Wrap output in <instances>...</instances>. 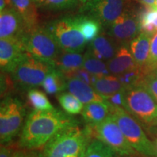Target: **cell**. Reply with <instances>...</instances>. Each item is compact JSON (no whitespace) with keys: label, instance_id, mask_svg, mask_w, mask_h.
<instances>
[{"label":"cell","instance_id":"cell-1","mask_svg":"<svg viewBox=\"0 0 157 157\" xmlns=\"http://www.w3.org/2000/svg\"><path fill=\"white\" fill-rule=\"evenodd\" d=\"M76 124H78L77 119L60 110H33L27 116L21 129L20 148L36 151L43 148L61 129Z\"/></svg>","mask_w":157,"mask_h":157},{"label":"cell","instance_id":"cell-2","mask_svg":"<svg viewBox=\"0 0 157 157\" xmlns=\"http://www.w3.org/2000/svg\"><path fill=\"white\" fill-rule=\"evenodd\" d=\"M93 140L86 126L78 124L61 129L43 147L45 157H84L90 143Z\"/></svg>","mask_w":157,"mask_h":157},{"label":"cell","instance_id":"cell-3","mask_svg":"<svg viewBox=\"0 0 157 157\" xmlns=\"http://www.w3.org/2000/svg\"><path fill=\"white\" fill-rule=\"evenodd\" d=\"M55 67L53 63L44 61L25 52L10 74L16 87L21 90H29L42 86L46 76Z\"/></svg>","mask_w":157,"mask_h":157},{"label":"cell","instance_id":"cell-4","mask_svg":"<svg viewBox=\"0 0 157 157\" xmlns=\"http://www.w3.org/2000/svg\"><path fill=\"white\" fill-rule=\"evenodd\" d=\"M110 114L120 127L129 144L136 151L146 157H157V151L135 118L121 107H109Z\"/></svg>","mask_w":157,"mask_h":157},{"label":"cell","instance_id":"cell-5","mask_svg":"<svg viewBox=\"0 0 157 157\" xmlns=\"http://www.w3.org/2000/svg\"><path fill=\"white\" fill-rule=\"evenodd\" d=\"M93 139L101 140L119 156H137V153L129 144L117 121L109 114L106 119L94 127L86 125Z\"/></svg>","mask_w":157,"mask_h":157},{"label":"cell","instance_id":"cell-6","mask_svg":"<svg viewBox=\"0 0 157 157\" xmlns=\"http://www.w3.org/2000/svg\"><path fill=\"white\" fill-rule=\"evenodd\" d=\"M46 28L63 50L81 52L87 42L76 25L75 16H66L49 22Z\"/></svg>","mask_w":157,"mask_h":157},{"label":"cell","instance_id":"cell-7","mask_svg":"<svg viewBox=\"0 0 157 157\" xmlns=\"http://www.w3.org/2000/svg\"><path fill=\"white\" fill-rule=\"evenodd\" d=\"M25 116L24 105L18 98L7 96L0 105L1 144L11 143L21 131Z\"/></svg>","mask_w":157,"mask_h":157},{"label":"cell","instance_id":"cell-8","mask_svg":"<svg viewBox=\"0 0 157 157\" xmlns=\"http://www.w3.org/2000/svg\"><path fill=\"white\" fill-rule=\"evenodd\" d=\"M25 48L36 58L55 63L61 48L46 26H38L29 31L23 38ZM55 65V64H54Z\"/></svg>","mask_w":157,"mask_h":157},{"label":"cell","instance_id":"cell-9","mask_svg":"<svg viewBox=\"0 0 157 157\" xmlns=\"http://www.w3.org/2000/svg\"><path fill=\"white\" fill-rule=\"evenodd\" d=\"M124 109L141 122L148 124L157 117V103L142 85L125 90Z\"/></svg>","mask_w":157,"mask_h":157},{"label":"cell","instance_id":"cell-10","mask_svg":"<svg viewBox=\"0 0 157 157\" xmlns=\"http://www.w3.org/2000/svg\"><path fill=\"white\" fill-rule=\"evenodd\" d=\"M127 0H93L82 6V13L95 19L108 29L127 9Z\"/></svg>","mask_w":157,"mask_h":157},{"label":"cell","instance_id":"cell-11","mask_svg":"<svg viewBox=\"0 0 157 157\" xmlns=\"http://www.w3.org/2000/svg\"><path fill=\"white\" fill-rule=\"evenodd\" d=\"M140 33L138 13L127 8L107 29V34L119 45L127 44Z\"/></svg>","mask_w":157,"mask_h":157},{"label":"cell","instance_id":"cell-12","mask_svg":"<svg viewBox=\"0 0 157 157\" xmlns=\"http://www.w3.org/2000/svg\"><path fill=\"white\" fill-rule=\"evenodd\" d=\"M26 52L23 38L0 39V67L2 71L10 73L22 55Z\"/></svg>","mask_w":157,"mask_h":157},{"label":"cell","instance_id":"cell-13","mask_svg":"<svg viewBox=\"0 0 157 157\" xmlns=\"http://www.w3.org/2000/svg\"><path fill=\"white\" fill-rule=\"evenodd\" d=\"M28 32L23 17L15 9L7 7L0 11V38H23Z\"/></svg>","mask_w":157,"mask_h":157},{"label":"cell","instance_id":"cell-14","mask_svg":"<svg viewBox=\"0 0 157 157\" xmlns=\"http://www.w3.org/2000/svg\"><path fill=\"white\" fill-rule=\"evenodd\" d=\"M120 46L107 32L101 31L98 36L89 43L87 50L96 58L108 62L113 58Z\"/></svg>","mask_w":157,"mask_h":157},{"label":"cell","instance_id":"cell-15","mask_svg":"<svg viewBox=\"0 0 157 157\" xmlns=\"http://www.w3.org/2000/svg\"><path fill=\"white\" fill-rule=\"evenodd\" d=\"M66 90L85 104L93 102H105L94 87L90 84L74 77L66 78Z\"/></svg>","mask_w":157,"mask_h":157},{"label":"cell","instance_id":"cell-16","mask_svg":"<svg viewBox=\"0 0 157 157\" xmlns=\"http://www.w3.org/2000/svg\"><path fill=\"white\" fill-rule=\"evenodd\" d=\"M106 63L110 73L114 76L120 75L138 66L127 44L120 45L113 58Z\"/></svg>","mask_w":157,"mask_h":157},{"label":"cell","instance_id":"cell-17","mask_svg":"<svg viewBox=\"0 0 157 157\" xmlns=\"http://www.w3.org/2000/svg\"><path fill=\"white\" fill-rule=\"evenodd\" d=\"M7 7H13L21 15L28 31L39 25L38 8L32 0H8Z\"/></svg>","mask_w":157,"mask_h":157},{"label":"cell","instance_id":"cell-18","mask_svg":"<svg viewBox=\"0 0 157 157\" xmlns=\"http://www.w3.org/2000/svg\"><path fill=\"white\" fill-rule=\"evenodd\" d=\"M152 36L146 33L140 32L129 44V50L139 67L143 69L148 62Z\"/></svg>","mask_w":157,"mask_h":157},{"label":"cell","instance_id":"cell-19","mask_svg":"<svg viewBox=\"0 0 157 157\" xmlns=\"http://www.w3.org/2000/svg\"><path fill=\"white\" fill-rule=\"evenodd\" d=\"M81 114L86 125L94 127L109 117L110 108L105 102H93L84 105Z\"/></svg>","mask_w":157,"mask_h":157},{"label":"cell","instance_id":"cell-20","mask_svg":"<svg viewBox=\"0 0 157 157\" xmlns=\"http://www.w3.org/2000/svg\"><path fill=\"white\" fill-rule=\"evenodd\" d=\"M84 56L81 52H70L61 50L57 57L55 66L67 76L83 66Z\"/></svg>","mask_w":157,"mask_h":157},{"label":"cell","instance_id":"cell-21","mask_svg":"<svg viewBox=\"0 0 157 157\" xmlns=\"http://www.w3.org/2000/svg\"><path fill=\"white\" fill-rule=\"evenodd\" d=\"M45 93L49 95H58L66 90V77L56 67L52 68L46 76L42 84Z\"/></svg>","mask_w":157,"mask_h":157},{"label":"cell","instance_id":"cell-22","mask_svg":"<svg viewBox=\"0 0 157 157\" xmlns=\"http://www.w3.org/2000/svg\"><path fill=\"white\" fill-rule=\"evenodd\" d=\"M92 86L104 99L108 96L125 90L117 76L112 74L97 78Z\"/></svg>","mask_w":157,"mask_h":157},{"label":"cell","instance_id":"cell-23","mask_svg":"<svg viewBox=\"0 0 157 157\" xmlns=\"http://www.w3.org/2000/svg\"><path fill=\"white\" fill-rule=\"evenodd\" d=\"M76 25L87 43L91 42L101 32V23L87 15H76Z\"/></svg>","mask_w":157,"mask_h":157},{"label":"cell","instance_id":"cell-24","mask_svg":"<svg viewBox=\"0 0 157 157\" xmlns=\"http://www.w3.org/2000/svg\"><path fill=\"white\" fill-rule=\"evenodd\" d=\"M140 32L153 36L157 32V8L145 7L138 13Z\"/></svg>","mask_w":157,"mask_h":157},{"label":"cell","instance_id":"cell-25","mask_svg":"<svg viewBox=\"0 0 157 157\" xmlns=\"http://www.w3.org/2000/svg\"><path fill=\"white\" fill-rule=\"evenodd\" d=\"M82 67L98 78L111 74L106 62L96 58L88 50L84 55Z\"/></svg>","mask_w":157,"mask_h":157},{"label":"cell","instance_id":"cell-26","mask_svg":"<svg viewBox=\"0 0 157 157\" xmlns=\"http://www.w3.org/2000/svg\"><path fill=\"white\" fill-rule=\"evenodd\" d=\"M57 99L65 112L68 114H78L81 113L83 110L84 103L69 92H63L61 93H59L57 95Z\"/></svg>","mask_w":157,"mask_h":157},{"label":"cell","instance_id":"cell-27","mask_svg":"<svg viewBox=\"0 0 157 157\" xmlns=\"http://www.w3.org/2000/svg\"><path fill=\"white\" fill-rule=\"evenodd\" d=\"M27 100L31 107H32L34 110L50 111L55 109L50 101H49L46 94L36 88L28 90Z\"/></svg>","mask_w":157,"mask_h":157},{"label":"cell","instance_id":"cell-28","mask_svg":"<svg viewBox=\"0 0 157 157\" xmlns=\"http://www.w3.org/2000/svg\"><path fill=\"white\" fill-rule=\"evenodd\" d=\"M147 74L142 68L137 67L127 71L124 73L117 76L125 90L128 88L141 85Z\"/></svg>","mask_w":157,"mask_h":157},{"label":"cell","instance_id":"cell-29","mask_svg":"<svg viewBox=\"0 0 157 157\" xmlns=\"http://www.w3.org/2000/svg\"><path fill=\"white\" fill-rule=\"evenodd\" d=\"M38 9L43 10H63L72 8L78 0H32Z\"/></svg>","mask_w":157,"mask_h":157},{"label":"cell","instance_id":"cell-30","mask_svg":"<svg viewBox=\"0 0 157 157\" xmlns=\"http://www.w3.org/2000/svg\"><path fill=\"white\" fill-rule=\"evenodd\" d=\"M115 153L101 140L93 139L88 146L84 157H114Z\"/></svg>","mask_w":157,"mask_h":157},{"label":"cell","instance_id":"cell-31","mask_svg":"<svg viewBox=\"0 0 157 157\" xmlns=\"http://www.w3.org/2000/svg\"><path fill=\"white\" fill-rule=\"evenodd\" d=\"M145 73L148 74L157 70V32L153 35L151 42L150 55L144 68Z\"/></svg>","mask_w":157,"mask_h":157},{"label":"cell","instance_id":"cell-32","mask_svg":"<svg viewBox=\"0 0 157 157\" xmlns=\"http://www.w3.org/2000/svg\"><path fill=\"white\" fill-rule=\"evenodd\" d=\"M15 84L10 74L1 71V97L5 98L15 88Z\"/></svg>","mask_w":157,"mask_h":157},{"label":"cell","instance_id":"cell-33","mask_svg":"<svg viewBox=\"0 0 157 157\" xmlns=\"http://www.w3.org/2000/svg\"><path fill=\"white\" fill-rule=\"evenodd\" d=\"M157 103V77L154 72L147 74L141 84Z\"/></svg>","mask_w":157,"mask_h":157},{"label":"cell","instance_id":"cell-34","mask_svg":"<svg viewBox=\"0 0 157 157\" xmlns=\"http://www.w3.org/2000/svg\"><path fill=\"white\" fill-rule=\"evenodd\" d=\"M66 78L69 77H74L78 78V79L81 80V81L85 82L90 85H93L94 82H95V80L97 79L98 77H96L95 76H94L91 73H90L89 71H87V70H85L82 67L79 69L71 73L69 75L66 76Z\"/></svg>","mask_w":157,"mask_h":157},{"label":"cell","instance_id":"cell-35","mask_svg":"<svg viewBox=\"0 0 157 157\" xmlns=\"http://www.w3.org/2000/svg\"><path fill=\"white\" fill-rule=\"evenodd\" d=\"M124 91L125 90L116 93L105 98V101L109 107H121L124 109Z\"/></svg>","mask_w":157,"mask_h":157},{"label":"cell","instance_id":"cell-36","mask_svg":"<svg viewBox=\"0 0 157 157\" xmlns=\"http://www.w3.org/2000/svg\"><path fill=\"white\" fill-rule=\"evenodd\" d=\"M15 151H13V148L11 143L1 144L0 148V157H13Z\"/></svg>","mask_w":157,"mask_h":157},{"label":"cell","instance_id":"cell-37","mask_svg":"<svg viewBox=\"0 0 157 157\" xmlns=\"http://www.w3.org/2000/svg\"><path fill=\"white\" fill-rule=\"evenodd\" d=\"M145 7L156 8V0H137Z\"/></svg>","mask_w":157,"mask_h":157},{"label":"cell","instance_id":"cell-38","mask_svg":"<svg viewBox=\"0 0 157 157\" xmlns=\"http://www.w3.org/2000/svg\"><path fill=\"white\" fill-rule=\"evenodd\" d=\"M30 152L27 151V150L21 148L19 150L15 151L13 155V157H29Z\"/></svg>","mask_w":157,"mask_h":157},{"label":"cell","instance_id":"cell-39","mask_svg":"<svg viewBox=\"0 0 157 157\" xmlns=\"http://www.w3.org/2000/svg\"><path fill=\"white\" fill-rule=\"evenodd\" d=\"M29 157H45L43 154L42 151V152H37V151H31L30 152V155H29Z\"/></svg>","mask_w":157,"mask_h":157},{"label":"cell","instance_id":"cell-40","mask_svg":"<svg viewBox=\"0 0 157 157\" xmlns=\"http://www.w3.org/2000/svg\"><path fill=\"white\" fill-rule=\"evenodd\" d=\"M78 1H79V2L82 4V6H84V5H87V3H89L90 2L93 1V0H78Z\"/></svg>","mask_w":157,"mask_h":157},{"label":"cell","instance_id":"cell-41","mask_svg":"<svg viewBox=\"0 0 157 157\" xmlns=\"http://www.w3.org/2000/svg\"><path fill=\"white\" fill-rule=\"evenodd\" d=\"M151 125H152V126H157V117L152 121L151 124Z\"/></svg>","mask_w":157,"mask_h":157},{"label":"cell","instance_id":"cell-42","mask_svg":"<svg viewBox=\"0 0 157 157\" xmlns=\"http://www.w3.org/2000/svg\"><path fill=\"white\" fill-rule=\"evenodd\" d=\"M117 157H137V156H119V155H117Z\"/></svg>","mask_w":157,"mask_h":157},{"label":"cell","instance_id":"cell-43","mask_svg":"<svg viewBox=\"0 0 157 157\" xmlns=\"http://www.w3.org/2000/svg\"><path fill=\"white\" fill-rule=\"evenodd\" d=\"M155 146H156V151H157V138L156 139V141H155Z\"/></svg>","mask_w":157,"mask_h":157},{"label":"cell","instance_id":"cell-44","mask_svg":"<svg viewBox=\"0 0 157 157\" xmlns=\"http://www.w3.org/2000/svg\"><path fill=\"white\" fill-rule=\"evenodd\" d=\"M154 73L155 74V75H156V77H157V70L156 71H154Z\"/></svg>","mask_w":157,"mask_h":157},{"label":"cell","instance_id":"cell-45","mask_svg":"<svg viewBox=\"0 0 157 157\" xmlns=\"http://www.w3.org/2000/svg\"><path fill=\"white\" fill-rule=\"evenodd\" d=\"M156 8H157V0H156Z\"/></svg>","mask_w":157,"mask_h":157}]
</instances>
